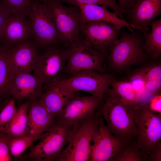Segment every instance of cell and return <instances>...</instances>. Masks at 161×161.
I'll return each instance as SVG.
<instances>
[{
  "label": "cell",
  "mask_w": 161,
  "mask_h": 161,
  "mask_svg": "<svg viewBox=\"0 0 161 161\" xmlns=\"http://www.w3.org/2000/svg\"><path fill=\"white\" fill-rule=\"evenodd\" d=\"M98 110L106 121L109 131L122 141H131L137 134L133 115L134 106L123 103L110 89Z\"/></svg>",
  "instance_id": "1"
},
{
  "label": "cell",
  "mask_w": 161,
  "mask_h": 161,
  "mask_svg": "<svg viewBox=\"0 0 161 161\" xmlns=\"http://www.w3.org/2000/svg\"><path fill=\"white\" fill-rule=\"evenodd\" d=\"M100 114L98 110L72 126L67 145L57 161L88 160L91 142L97 129Z\"/></svg>",
  "instance_id": "2"
},
{
  "label": "cell",
  "mask_w": 161,
  "mask_h": 161,
  "mask_svg": "<svg viewBox=\"0 0 161 161\" xmlns=\"http://www.w3.org/2000/svg\"><path fill=\"white\" fill-rule=\"evenodd\" d=\"M143 31L135 29L130 32L120 31V36L108 50L107 56L113 68L120 69L144 63L147 57L142 48Z\"/></svg>",
  "instance_id": "3"
},
{
  "label": "cell",
  "mask_w": 161,
  "mask_h": 161,
  "mask_svg": "<svg viewBox=\"0 0 161 161\" xmlns=\"http://www.w3.org/2000/svg\"><path fill=\"white\" fill-rule=\"evenodd\" d=\"M72 126L55 120L52 126L41 136L38 143L31 147L21 159L31 161H57L68 143Z\"/></svg>",
  "instance_id": "4"
},
{
  "label": "cell",
  "mask_w": 161,
  "mask_h": 161,
  "mask_svg": "<svg viewBox=\"0 0 161 161\" xmlns=\"http://www.w3.org/2000/svg\"><path fill=\"white\" fill-rule=\"evenodd\" d=\"M44 3L54 21L60 43L68 47L78 40L82 24L79 9L72 5L66 7L58 0H49Z\"/></svg>",
  "instance_id": "5"
},
{
  "label": "cell",
  "mask_w": 161,
  "mask_h": 161,
  "mask_svg": "<svg viewBox=\"0 0 161 161\" xmlns=\"http://www.w3.org/2000/svg\"><path fill=\"white\" fill-rule=\"evenodd\" d=\"M133 115L137 134L134 142L145 159L161 138V114L151 111L147 103L133 108Z\"/></svg>",
  "instance_id": "6"
},
{
  "label": "cell",
  "mask_w": 161,
  "mask_h": 161,
  "mask_svg": "<svg viewBox=\"0 0 161 161\" xmlns=\"http://www.w3.org/2000/svg\"><path fill=\"white\" fill-rule=\"evenodd\" d=\"M67 60L64 72L70 76L84 70H93L105 73L103 65L107 58V51H101L92 47L84 41L81 35L78 40L67 47Z\"/></svg>",
  "instance_id": "7"
},
{
  "label": "cell",
  "mask_w": 161,
  "mask_h": 161,
  "mask_svg": "<svg viewBox=\"0 0 161 161\" xmlns=\"http://www.w3.org/2000/svg\"><path fill=\"white\" fill-rule=\"evenodd\" d=\"M114 81L110 74L84 70L52 83L71 91L86 92L103 99Z\"/></svg>",
  "instance_id": "8"
},
{
  "label": "cell",
  "mask_w": 161,
  "mask_h": 161,
  "mask_svg": "<svg viewBox=\"0 0 161 161\" xmlns=\"http://www.w3.org/2000/svg\"><path fill=\"white\" fill-rule=\"evenodd\" d=\"M59 44L45 47L39 55L33 72L43 84L48 85L62 79L67 61V47Z\"/></svg>",
  "instance_id": "9"
},
{
  "label": "cell",
  "mask_w": 161,
  "mask_h": 161,
  "mask_svg": "<svg viewBox=\"0 0 161 161\" xmlns=\"http://www.w3.org/2000/svg\"><path fill=\"white\" fill-rule=\"evenodd\" d=\"M28 17L33 32L32 39L37 46L45 47L60 44L54 21L44 3L32 1Z\"/></svg>",
  "instance_id": "10"
},
{
  "label": "cell",
  "mask_w": 161,
  "mask_h": 161,
  "mask_svg": "<svg viewBox=\"0 0 161 161\" xmlns=\"http://www.w3.org/2000/svg\"><path fill=\"white\" fill-rule=\"evenodd\" d=\"M126 143L109 131L100 114L91 142L88 160L111 161L119 148Z\"/></svg>",
  "instance_id": "11"
},
{
  "label": "cell",
  "mask_w": 161,
  "mask_h": 161,
  "mask_svg": "<svg viewBox=\"0 0 161 161\" xmlns=\"http://www.w3.org/2000/svg\"><path fill=\"white\" fill-rule=\"evenodd\" d=\"M122 28L101 21H92L83 24L81 34L84 41L93 48L105 51L119 38Z\"/></svg>",
  "instance_id": "12"
},
{
  "label": "cell",
  "mask_w": 161,
  "mask_h": 161,
  "mask_svg": "<svg viewBox=\"0 0 161 161\" xmlns=\"http://www.w3.org/2000/svg\"><path fill=\"white\" fill-rule=\"evenodd\" d=\"M37 47L30 39L6 48L11 79L16 74L33 71L39 55Z\"/></svg>",
  "instance_id": "13"
},
{
  "label": "cell",
  "mask_w": 161,
  "mask_h": 161,
  "mask_svg": "<svg viewBox=\"0 0 161 161\" xmlns=\"http://www.w3.org/2000/svg\"><path fill=\"white\" fill-rule=\"evenodd\" d=\"M33 32L28 17L10 13L6 18L0 35L1 45L7 48L32 39Z\"/></svg>",
  "instance_id": "14"
},
{
  "label": "cell",
  "mask_w": 161,
  "mask_h": 161,
  "mask_svg": "<svg viewBox=\"0 0 161 161\" xmlns=\"http://www.w3.org/2000/svg\"><path fill=\"white\" fill-rule=\"evenodd\" d=\"M102 100L93 95L76 96L68 102L55 120L72 126L96 112Z\"/></svg>",
  "instance_id": "15"
},
{
  "label": "cell",
  "mask_w": 161,
  "mask_h": 161,
  "mask_svg": "<svg viewBox=\"0 0 161 161\" xmlns=\"http://www.w3.org/2000/svg\"><path fill=\"white\" fill-rule=\"evenodd\" d=\"M161 13V0H136L130 8L125 10L124 19L141 30L148 31L150 23Z\"/></svg>",
  "instance_id": "16"
},
{
  "label": "cell",
  "mask_w": 161,
  "mask_h": 161,
  "mask_svg": "<svg viewBox=\"0 0 161 161\" xmlns=\"http://www.w3.org/2000/svg\"><path fill=\"white\" fill-rule=\"evenodd\" d=\"M43 84L34 73L24 72L16 74L12 78L9 86V93L18 101L38 99L42 90Z\"/></svg>",
  "instance_id": "17"
},
{
  "label": "cell",
  "mask_w": 161,
  "mask_h": 161,
  "mask_svg": "<svg viewBox=\"0 0 161 161\" xmlns=\"http://www.w3.org/2000/svg\"><path fill=\"white\" fill-rule=\"evenodd\" d=\"M45 91L38 100L54 119L58 116L68 102L79 92L71 91L53 83L45 85Z\"/></svg>",
  "instance_id": "18"
},
{
  "label": "cell",
  "mask_w": 161,
  "mask_h": 161,
  "mask_svg": "<svg viewBox=\"0 0 161 161\" xmlns=\"http://www.w3.org/2000/svg\"><path fill=\"white\" fill-rule=\"evenodd\" d=\"M76 7L80 11L82 24L90 21H101L121 28L126 27L130 32L135 29L140 30L138 27L120 18L115 12L109 11L106 6H101L92 4H78Z\"/></svg>",
  "instance_id": "19"
},
{
  "label": "cell",
  "mask_w": 161,
  "mask_h": 161,
  "mask_svg": "<svg viewBox=\"0 0 161 161\" xmlns=\"http://www.w3.org/2000/svg\"><path fill=\"white\" fill-rule=\"evenodd\" d=\"M29 100L26 134L40 138L52 126L55 120L49 115L38 99Z\"/></svg>",
  "instance_id": "20"
},
{
  "label": "cell",
  "mask_w": 161,
  "mask_h": 161,
  "mask_svg": "<svg viewBox=\"0 0 161 161\" xmlns=\"http://www.w3.org/2000/svg\"><path fill=\"white\" fill-rule=\"evenodd\" d=\"M149 26L150 32L143 31L144 39L142 48L147 58L155 60L161 55V19L153 20Z\"/></svg>",
  "instance_id": "21"
},
{
  "label": "cell",
  "mask_w": 161,
  "mask_h": 161,
  "mask_svg": "<svg viewBox=\"0 0 161 161\" xmlns=\"http://www.w3.org/2000/svg\"><path fill=\"white\" fill-rule=\"evenodd\" d=\"M29 105L30 101L27 100L17 109L6 132L10 138L20 137L26 134Z\"/></svg>",
  "instance_id": "22"
},
{
  "label": "cell",
  "mask_w": 161,
  "mask_h": 161,
  "mask_svg": "<svg viewBox=\"0 0 161 161\" xmlns=\"http://www.w3.org/2000/svg\"><path fill=\"white\" fill-rule=\"evenodd\" d=\"M110 89L123 103L130 106L141 104L142 100L129 80L116 81Z\"/></svg>",
  "instance_id": "23"
},
{
  "label": "cell",
  "mask_w": 161,
  "mask_h": 161,
  "mask_svg": "<svg viewBox=\"0 0 161 161\" xmlns=\"http://www.w3.org/2000/svg\"><path fill=\"white\" fill-rule=\"evenodd\" d=\"M143 76L145 86L150 92H157L161 89V66L160 64L144 67L138 71Z\"/></svg>",
  "instance_id": "24"
},
{
  "label": "cell",
  "mask_w": 161,
  "mask_h": 161,
  "mask_svg": "<svg viewBox=\"0 0 161 161\" xmlns=\"http://www.w3.org/2000/svg\"><path fill=\"white\" fill-rule=\"evenodd\" d=\"M146 160L135 142L127 143L117 150L111 161H143Z\"/></svg>",
  "instance_id": "25"
},
{
  "label": "cell",
  "mask_w": 161,
  "mask_h": 161,
  "mask_svg": "<svg viewBox=\"0 0 161 161\" xmlns=\"http://www.w3.org/2000/svg\"><path fill=\"white\" fill-rule=\"evenodd\" d=\"M40 138L28 134L10 138L9 143V148L11 156L15 159L20 158L26 150L32 147L34 143L39 140Z\"/></svg>",
  "instance_id": "26"
},
{
  "label": "cell",
  "mask_w": 161,
  "mask_h": 161,
  "mask_svg": "<svg viewBox=\"0 0 161 161\" xmlns=\"http://www.w3.org/2000/svg\"><path fill=\"white\" fill-rule=\"evenodd\" d=\"M11 75L7 60V48L0 46V97L9 95V86Z\"/></svg>",
  "instance_id": "27"
},
{
  "label": "cell",
  "mask_w": 161,
  "mask_h": 161,
  "mask_svg": "<svg viewBox=\"0 0 161 161\" xmlns=\"http://www.w3.org/2000/svg\"><path fill=\"white\" fill-rule=\"evenodd\" d=\"M32 0H0V7L13 14L21 13L28 16Z\"/></svg>",
  "instance_id": "28"
},
{
  "label": "cell",
  "mask_w": 161,
  "mask_h": 161,
  "mask_svg": "<svg viewBox=\"0 0 161 161\" xmlns=\"http://www.w3.org/2000/svg\"><path fill=\"white\" fill-rule=\"evenodd\" d=\"M62 3H67L76 7L78 4H96L109 7L115 12L118 16L124 20L123 14L125 10L121 9L116 2V0H58Z\"/></svg>",
  "instance_id": "29"
},
{
  "label": "cell",
  "mask_w": 161,
  "mask_h": 161,
  "mask_svg": "<svg viewBox=\"0 0 161 161\" xmlns=\"http://www.w3.org/2000/svg\"><path fill=\"white\" fill-rule=\"evenodd\" d=\"M17 110L14 99L11 98L9 99L0 112V131L6 133Z\"/></svg>",
  "instance_id": "30"
},
{
  "label": "cell",
  "mask_w": 161,
  "mask_h": 161,
  "mask_svg": "<svg viewBox=\"0 0 161 161\" xmlns=\"http://www.w3.org/2000/svg\"><path fill=\"white\" fill-rule=\"evenodd\" d=\"M129 81L142 100L143 95L145 92H148L145 88V80L143 76L137 71L131 75Z\"/></svg>",
  "instance_id": "31"
},
{
  "label": "cell",
  "mask_w": 161,
  "mask_h": 161,
  "mask_svg": "<svg viewBox=\"0 0 161 161\" xmlns=\"http://www.w3.org/2000/svg\"><path fill=\"white\" fill-rule=\"evenodd\" d=\"M10 139L7 134L0 131V161H10L13 159L9 148Z\"/></svg>",
  "instance_id": "32"
},
{
  "label": "cell",
  "mask_w": 161,
  "mask_h": 161,
  "mask_svg": "<svg viewBox=\"0 0 161 161\" xmlns=\"http://www.w3.org/2000/svg\"><path fill=\"white\" fill-rule=\"evenodd\" d=\"M147 105L151 111L156 113L161 114V94H158L153 97L150 99Z\"/></svg>",
  "instance_id": "33"
},
{
  "label": "cell",
  "mask_w": 161,
  "mask_h": 161,
  "mask_svg": "<svg viewBox=\"0 0 161 161\" xmlns=\"http://www.w3.org/2000/svg\"><path fill=\"white\" fill-rule=\"evenodd\" d=\"M147 159L150 161H161V142L160 141L156 145Z\"/></svg>",
  "instance_id": "34"
},
{
  "label": "cell",
  "mask_w": 161,
  "mask_h": 161,
  "mask_svg": "<svg viewBox=\"0 0 161 161\" xmlns=\"http://www.w3.org/2000/svg\"><path fill=\"white\" fill-rule=\"evenodd\" d=\"M118 5L123 10L129 9L134 4L136 0H117Z\"/></svg>",
  "instance_id": "35"
},
{
  "label": "cell",
  "mask_w": 161,
  "mask_h": 161,
  "mask_svg": "<svg viewBox=\"0 0 161 161\" xmlns=\"http://www.w3.org/2000/svg\"><path fill=\"white\" fill-rule=\"evenodd\" d=\"M10 13L9 11L0 7V35L5 21Z\"/></svg>",
  "instance_id": "36"
},
{
  "label": "cell",
  "mask_w": 161,
  "mask_h": 161,
  "mask_svg": "<svg viewBox=\"0 0 161 161\" xmlns=\"http://www.w3.org/2000/svg\"><path fill=\"white\" fill-rule=\"evenodd\" d=\"M9 99L8 98L6 99L5 100H4L0 103V112L7 103Z\"/></svg>",
  "instance_id": "37"
},
{
  "label": "cell",
  "mask_w": 161,
  "mask_h": 161,
  "mask_svg": "<svg viewBox=\"0 0 161 161\" xmlns=\"http://www.w3.org/2000/svg\"><path fill=\"white\" fill-rule=\"evenodd\" d=\"M49 0H32V1H39L41 2L42 3H45L47 1Z\"/></svg>",
  "instance_id": "38"
},
{
  "label": "cell",
  "mask_w": 161,
  "mask_h": 161,
  "mask_svg": "<svg viewBox=\"0 0 161 161\" xmlns=\"http://www.w3.org/2000/svg\"><path fill=\"white\" fill-rule=\"evenodd\" d=\"M4 98L0 97V103L3 100H4Z\"/></svg>",
  "instance_id": "39"
}]
</instances>
